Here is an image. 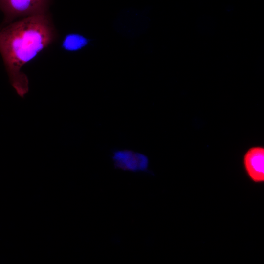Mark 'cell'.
<instances>
[{
  "mask_svg": "<svg viewBox=\"0 0 264 264\" xmlns=\"http://www.w3.org/2000/svg\"><path fill=\"white\" fill-rule=\"evenodd\" d=\"M243 165L250 179L256 183L264 181V148L257 146L250 148L243 157Z\"/></svg>",
  "mask_w": 264,
  "mask_h": 264,
  "instance_id": "cell-4",
  "label": "cell"
},
{
  "mask_svg": "<svg viewBox=\"0 0 264 264\" xmlns=\"http://www.w3.org/2000/svg\"><path fill=\"white\" fill-rule=\"evenodd\" d=\"M111 159L115 169L134 173L153 175L149 170L148 157L131 149H114L111 152Z\"/></svg>",
  "mask_w": 264,
  "mask_h": 264,
  "instance_id": "cell-3",
  "label": "cell"
},
{
  "mask_svg": "<svg viewBox=\"0 0 264 264\" xmlns=\"http://www.w3.org/2000/svg\"><path fill=\"white\" fill-rule=\"evenodd\" d=\"M56 38L55 29L46 13L22 18L0 27V53L10 82L20 96L28 90L23 66Z\"/></svg>",
  "mask_w": 264,
  "mask_h": 264,
  "instance_id": "cell-1",
  "label": "cell"
},
{
  "mask_svg": "<svg viewBox=\"0 0 264 264\" xmlns=\"http://www.w3.org/2000/svg\"><path fill=\"white\" fill-rule=\"evenodd\" d=\"M48 0H0L2 25L25 17L45 13Z\"/></svg>",
  "mask_w": 264,
  "mask_h": 264,
  "instance_id": "cell-2",
  "label": "cell"
},
{
  "mask_svg": "<svg viewBox=\"0 0 264 264\" xmlns=\"http://www.w3.org/2000/svg\"><path fill=\"white\" fill-rule=\"evenodd\" d=\"M89 42V39L81 34L70 33L64 37L61 47L67 52H76L86 47Z\"/></svg>",
  "mask_w": 264,
  "mask_h": 264,
  "instance_id": "cell-5",
  "label": "cell"
}]
</instances>
